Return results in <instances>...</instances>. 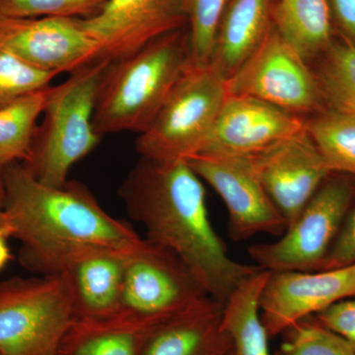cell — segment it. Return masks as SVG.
<instances>
[{
	"mask_svg": "<svg viewBox=\"0 0 355 355\" xmlns=\"http://www.w3.org/2000/svg\"><path fill=\"white\" fill-rule=\"evenodd\" d=\"M275 0H230L217 27L209 65L225 80L258 50L273 28Z\"/></svg>",
	"mask_w": 355,
	"mask_h": 355,
	"instance_id": "ac0fdd59",
	"label": "cell"
},
{
	"mask_svg": "<svg viewBox=\"0 0 355 355\" xmlns=\"http://www.w3.org/2000/svg\"><path fill=\"white\" fill-rule=\"evenodd\" d=\"M73 321L64 275L0 282V355H58Z\"/></svg>",
	"mask_w": 355,
	"mask_h": 355,
	"instance_id": "8992f818",
	"label": "cell"
},
{
	"mask_svg": "<svg viewBox=\"0 0 355 355\" xmlns=\"http://www.w3.org/2000/svg\"><path fill=\"white\" fill-rule=\"evenodd\" d=\"M336 32L355 43V0H327Z\"/></svg>",
	"mask_w": 355,
	"mask_h": 355,
	"instance_id": "4dcf8cb0",
	"label": "cell"
},
{
	"mask_svg": "<svg viewBox=\"0 0 355 355\" xmlns=\"http://www.w3.org/2000/svg\"><path fill=\"white\" fill-rule=\"evenodd\" d=\"M304 123L305 120L300 116L268 103L247 96L227 95L200 153H261L273 144L303 132Z\"/></svg>",
	"mask_w": 355,
	"mask_h": 355,
	"instance_id": "2e32d148",
	"label": "cell"
},
{
	"mask_svg": "<svg viewBox=\"0 0 355 355\" xmlns=\"http://www.w3.org/2000/svg\"><path fill=\"white\" fill-rule=\"evenodd\" d=\"M83 24L98 44L99 60L111 62L187 27L188 18L184 0H108Z\"/></svg>",
	"mask_w": 355,
	"mask_h": 355,
	"instance_id": "4fadbf2b",
	"label": "cell"
},
{
	"mask_svg": "<svg viewBox=\"0 0 355 355\" xmlns=\"http://www.w3.org/2000/svg\"><path fill=\"white\" fill-rule=\"evenodd\" d=\"M0 174L6 226L23 250L88 243L132 252L144 242L130 224L110 216L80 182L46 186L21 162L7 166Z\"/></svg>",
	"mask_w": 355,
	"mask_h": 355,
	"instance_id": "7a4b0ae2",
	"label": "cell"
},
{
	"mask_svg": "<svg viewBox=\"0 0 355 355\" xmlns=\"http://www.w3.org/2000/svg\"><path fill=\"white\" fill-rule=\"evenodd\" d=\"M108 62L97 60L51 86L31 150L23 163L40 183L64 186L71 168L101 141L93 127V113L98 83Z\"/></svg>",
	"mask_w": 355,
	"mask_h": 355,
	"instance_id": "277c9868",
	"label": "cell"
},
{
	"mask_svg": "<svg viewBox=\"0 0 355 355\" xmlns=\"http://www.w3.org/2000/svg\"><path fill=\"white\" fill-rule=\"evenodd\" d=\"M51 90V85L40 89L0 108V173L27 160Z\"/></svg>",
	"mask_w": 355,
	"mask_h": 355,
	"instance_id": "7402d4cb",
	"label": "cell"
},
{
	"mask_svg": "<svg viewBox=\"0 0 355 355\" xmlns=\"http://www.w3.org/2000/svg\"><path fill=\"white\" fill-rule=\"evenodd\" d=\"M273 25L305 60L323 53L334 37L327 0H275Z\"/></svg>",
	"mask_w": 355,
	"mask_h": 355,
	"instance_id": "44dd1931",
	"label": "cell"
},
{
	"mask_svg": "<svg viewBox=\"0 0 355 355\" xmlns=\"http://www.w3.org/2000/svg\"><path fill=\"white\" fill-rule=\"evenodd\" d=\"M355 296V263L315 272H270L261 297V317L270 338L301 320Z\"/></svg>",
	"mask_w": 355,
	"mask_h": 355,
	"instance_id": "5bb4252c",
	"label": "cell"
},
{
	"mask_svg": "<svg viewBox=\"0 0 355 355\" xmlns=\"http://www.w3.org/2000/svg\"><path fill=\"white\" fill-rule=\"evenodd\" d=\"M156 326L116 318L74 319L62 338L58 355H141Z\"/></svg>",
	"mask_w": 355,
	"mask_h": 355,
	"instance_id": "d6986e66",
	"label": "cell"
},
{
	"mask_svg": "<svg viewBox=\"0 0 355 355\" xmlns=\"http://www.w3.org/2000/svg\"><path fill=\"white\" fill-rule=\"evenodd\" d=\"M190 64L188 26L108 62L96 92V133L146 132Z\"/></svg>",
	"mask_w": 355,
	"mask_h": 355,
	"instance_id": "3957f363",
	"label": "cell"
},
{
	"mask_svg": "<svg viewBox=\"0 0 355 355\" xmlns=\"http://www.w3.org/2000/svg\"><path fill=\"white\" fill-rule=\"evenodd\" d=\"M304 130L331 173L355 177V114L322 110Z\"/></svg>",
	"mask_w": 355,
	"mask_h": 355,
	"instance_id": "603a6c76",
	"label": "cell"
},
{
	"mask_svg": "<svg viewBox=\"0 0 355 355\" xmlns=\"http://www.w3.org/2000/svg\"><path fill=\"white\" fill-rule=\"evenodd\" d=\"M307 60L275 29L226 80L227 95L247 96L299 114L322 111L324 101Z\"/></svg>",
	"mask_w": 355,
	"mask_h": 355,
	"instance_id": "30bf717a",
	"label": "cell"
},
{
	"mask_svg": "<svg viewBox=\"0 0 355 355\" xmlns=\"http://www.w3.org/2000/svg\"><path fill=\"white\" fill-rule=\"evenodd\" d=\"M324 180L277 241L248 249L254 265L270 272H315L323 265L340 233L355 196L349 175Z\"/></svg>",
	"mask_w": 355,
	"mask_h": 355,
	"instance_id": "52a82bcc",
	"label": "cell"
},
{
	"mask_svg": "<svg viewBox=\"0 0 355 355\" xmlns=\"http://www.w3.org/2000/svg\"><path fill=\"white\" fill-rule=\"evenodd\" d=\"M209 296L179 257L144 238L128 254L120 300L111 318L158 324Z\"/></svg>",
	"mask_w": 355,
	"mask_h": 355,
	"instance_id": "ba28073f",
	"label": "cell"
},
{
	"mask_svg": "<svg viewBox=\"0 0 355 355\" xmlns=\"http://www.w3.org/2000/svg\"><path fill=\"white\" fill-rule=\"evenodd\" d=\"M316 76L324 104L329 109L355 114V43L336 32L321 53Z\"/></svg>",
	"mask_w": 355,
	"mask_h": 355,
	"instance_id": "cb8c5ba5",
	"label": "cell"
},
{
	"mask_svg": "<svg viewBox=\"0 0 355 355\" xmlns=\"http://www.w3.org/2000/svg\"><path fill=\"white\" fill-rule=\"evenodd\" d=\"M3 200V184H2L1 174H0V227H4V226H6V221H4Z\"/></svg>",
	"mask_w": 355,
	"mask_h": 355,
	"instance_id": "d6a6232c",
	"label": "cell"
},
{
	"mask_svg": "<svg viewBox=\"0 0 355 355\" xmlns=\"http://www.w3.org/2000/svg\"><path fill=\"white\" fill-rule=\"evenodd\" d=\"M230 0H184L190 35L191 62L209 64L219 21Z\"/></svg>",
	"mask_w": 355,
	"mask_h": 355,
	"instance_id": "484cf974",
	"label": "cell"
},
{
	"mask_svg": "<svg viewBox=\"0 0 355 355\" xmlns=\"http://www.w3.org/2000/svg\"><path fill=\"white\" fill-rule=\"evenodd\" d=\"M270 273L261 270L243 280L224 304L222 324L232 343L233 355H272L260 304Z\"/></svg>",
	"mask_w": 355,
	"mask_h": 355,
	"instance_id": "ffe728a7",
	"label": "cell"
},
{
	"mask_svg": "<svg viewBox=\"0 0 355 355\" xmlns=\"http://www.w3.org/2000/svg\"><path fill=\"white\" fill-rule=\"evenodd\" d=\"M223 307L205 297L157 324L141 355H229L232 343L222 324Z\"/></svg>",
	"mask_w": 355,
	"mask_h": 355,
	"instance_id": "e0dca14e",
	"label": "cell"
},
{
	"mask_svg": "<svg viewBox=\"0 0 355 355\" xmlns=\"http://www.w3.org/2000/svg\"><path fill=\"white\" fill-rule=\"evenodd\" d=\"M352 263H355V207L343 222L320 270H331Z\"/></svg>",
	"mask_w": 355,
	"mask_h": 355,
	"instance_id": "f546056e",
	"label": "cell"
},
{
	"mask_svg": "<svg viewBox=\"0 0 355 355\" xmlns=\"http://www.w3.org/2000/svg\"><path fill=\"white\" fill-rule=\"evenodd\" d=\"M188 162L225 203L231 239L245 241L261 233L280 237L286 232L287 222L268 198L252 154L203 151Z\"/></svg>",
	"mask_w": 355,
	"mask_h": 355,
	"instance_id": "8fae6325",
	"label": "cell"
},
{
	"mask_svg": "<svg viewBox=\"0 0 355 355\" xmlns=\"http://www.w3.org/2000/svg\"><path fill=\"white\" fill-rule=\"evenodd\" d=\"M58 76L35 69L0 49V108L51 85Z\"/></svg>",
	"mask_w": 355,
	"mask_h": 355,
	"instance_id": "83f0119b",
	"label": "cell"
},
{
	"mask_svg": "<svg viewBox=\"0 0 355 355\" xmlns=\"http://www.w3.org/2000/svg\"><path fill=\"white\" fill-rule=\"evenodd\" d=\"M229 355H233V350H232V352H231V354Z\"/></svg>",
	"mask_w": 355,
	"mask_h": 355,
	"instance_id": "836d02e7",
	"label": "cell"
},
{
	"mask_svg": "<svg viewBox=\"0 0 355 355\" xmlns=\"http://www.w3.org/2000/svg\"><path fill=\"white\" fill-rule=\"evenodd\" d=\"M108 0H0V15L7 17L88 18Z\"/></svg>",
	"mask_w": 355,
	"mask_h": 355,
	"instance_id": "4316f807",
	"label": "cell"
},
{
	"mask_svg": "<svg viewBox=\"0 0 355 355\" xmlns=\"http://www.w3.org/2000/svg\"><path fill=\"white\" fill-rule=\"evenodd\" d=\"M225 83L209 64L191 62L150 127L137 137L140 157L172 162L200 153L227 96Z\"/></svg>",
	"mask_w": 355,
	"mask_h": 355,
	"instance_id": "5b68a950",
	"label": "cell"
},
{
	"mask_svg": "<svg viewBox=\"0 0 355 355\" xmlns=\"http://www.w3.org/2000/svg\"><path fill=\"white\" fill-rule=\"evenodd\" d=\"M275 355H355L349 342L308 317L284 331Z\"/></svg>",
	"mask_w": 355,
	"mask_h": 355,
	"instance_id": "d4e9b609",
	"label": "cell"
},
{
	"mask_svg": "<svg viewBox=\"0 0 355 355\" xmlns=\"http://www.w3.org/2000/svg\"><path fill=\"white\" fill-rule=\"evenodd\" d=\"M252 155L261 184L287 227L331 174L305 130Z\"/></svg>",
	"mask_w": 355,
	"mask_h": 355,
	"instance_id": "9a60e30c",
	"label": "cell"
},
{
	"mask_svg": "<svg viewBox=\"0 0 355 355\" xmlns=\"http://www.w3.org/2000/svg\"><path fill=\"white\" fill-rule=\"evenodd\" d=\"M202 181L187 160L140 157L119 196L128 216L146 229V239L179 257L210 297L224 305L243 280L261 268L228 256L209 220Z\"/></svg>",
	"mask_w": 355,
	"mask_h": 355,
	"instance_id": "6da1fadb",
	"label": "cell"
},
{
	"mask_svg": "<svg viewBox=\"0 0 355 355\" xmlns=\"http://www.w3.org/2000/svg\"><path fill=\"white\" fill-rule=\"evenodd\" d=\"M130 253L101 245L71 243L22 249L20 261L41 275L67 277L73 297L74 319L102 320L116 313Z\"/></svg>",
	"mask_w": 355,
	"mask_h": 355,
	"instance_id": "9c48e42d",
	"label": "cell"
},
{
	"mask_svg": "<svg viewBox=\"0 0 355 355\" xmlns=\"http://www.w3.org/2000/svg\"><path fill=\"white\" fill-rule=\"evenodd\" d=\"M324 328L343 336L355 350V298H347L313 316Z\"/></svg>",
	"mask_w": 355,
	"mask_h": 355,
	"instance_id": "f1b7e54d",
	"label": "cell"
},
{
	"mask_svg": "<svg viewBox=\"0 0 355 355\" xmlns=\"http://www.w3.org/2000/svg\"><path fill=\"white\" fill-rule=\"evenodd\" d=\"M9 237H10V233L6 226L0 227V270L6 266L11 258L10 251L6 243Z\"/></svg>",
	"mask_w": 355,
	"mask_h": 355,
	"instance_id": "1f68e13d",
	"label": "cell"
},
{
	"mask_svg": "<svg viewBox=\"0 0 355 355\" xmlns=\"http://www.w3.org/2000/svg\"><path fill=\"white\" fill-rule=\"evenodd\" d=\"M0 49L35 69L73 73L99 60V48L83 18L0 15Z\"/></svg>",
	"mask_w": 355,
	"mask_h": 355,
	"instance_id": "7c38bea8",
	"label": "cell"
}]
</instances>
